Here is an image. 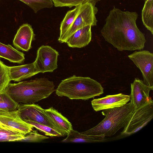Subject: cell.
I'll return each mask as SVG.
<instances>
[{"label": "cell", "instance_id": "277c9868", "mask_svg": "<svg viewBox=\"0 0 153 153\" xmlns=\"http://www.w3.org/2000/svg\"><path fill=\"white\" fill-rule=\"evenodd\" d=\"M134 110L131 102L120 107L103 110L102 113L105 118L96 126L81 133L90 135L112 136L126 126Z\"/></svg>", "mask_w": 153, "mask_h": 153}, {"label": "cell", "instance_id": "8992f818", "mask_svg": "<svg viewBox=\"0 0 153 153\" xmlns=\"http://www.w3.org/2000/svg\"><path fill=\"white\" fill-rule=\"evenodd\" d=\"M98 12L95 5L90 3L81 5L79 12L71 26L60 42L65 43L68 38L77 30L88 25H97L96 14Z\"/></svg>", "mask_w": 153, "mask_h": 153}, {"label": "cell", "instance_id": "4fadbf2b", "mask_svg": "<svg viewBox=\"0 0 153 153\" xmlns=\"http://www.w3.org/2000/svg\"><path fill=\"white\" fill-rule=\"evenodd\" d=\"M35 34L31 26L28 24L21 25L18 30L13 41L17 49L28 51L32 47V42L35 39Z\"/></svg>", "mask_w": 153, "mask_h": 153}, {"label": "cell", "instance_id": "4316f807", "mask_svg": "<svg viewBox=\"0 0 153 153\" xmlns=\"http://www.w3.org/2000/svg\"><path fill=\"white\" fill-rule=\"evenodd\" d=\"M25 136L23 141L30 142H40L49 138L39 134L37 130L33 129Z\"/></svg>", "mask_w": 153, "mask_h": 153}, {"label": "cell", "instance_id": "6da1fadb", "mask_svg": "<svg viewBox=\"0 0 153 153\" xmlns=\"http://www.w3.org/2000/svg\"><path fill=\"white\" fill-rule=\"evenodd\" d=\"M138 16L135 12L123 11L114 7L101 30L102 35L119 51L143 49L146 40L137 25Z\"/></svg>", "mask_w": 153, "mask_h": 153}, {"label": "cell", "instance_id": "e0dca14e", "mask_svg": "<svg viewBox=\"0 0 153 153\" xmlns=\"http://www.w3.org/2000/svg\"><path fill=\"white\" fill-rule=\"evenodd\" d=\"M103 135H90L82 134L72 129L67 137L61 141L63 143H87L101 142L105 140Z\"/></svg>", "mask_w": 153, "mask_h": 153}, {"label": "cell", "instance_id": "484cf974", "mask_svg": "<svg viewBox=\"0 0 153 153\" xmlns=\"http://www.w3.org/2000/svg\"><path fill=\"white\" fill-rule=\"evenodd\" d=\"M19 104L16 102L5 91L3 100L0 101V109L6 111L17 110Z\"/></svg>", "mask_w": 153, "mask_h": 153}, {"label": "cell", "instance_id": "3957f363", "mask_svg": "<svg viewBox=\"0 0 153 153\" xmlns=\"http://www.w3.org/2000/svg\"><path fill=\"white\" fill-rule=\"evenodd\" d=\"M55 91L59 97L83 100L99 96L104 93L103 87L96 80L89 77L75 75L62 80Z\"/></svg>", "mask_w": 153, "mask_h": 153}, {"label": "cell", "instance_id": "cb8c5ba5", "mask_svg": "<svg viewBox=\"0 0 153 153\" xmlns=\"http://www.w3.org/2000/svg\"><path fill=\"white\" fill-rule=\"evenodd\" d=\"M10 80L9 76L8 66L0 60V93L5 91Z\"/></svg>", "mask_w": 153, "mask_h": 153}, {"label": "cell", "instance_id": "44dd1931", "mask_svg": "<svg viewBox=\"0 0 153 153\" xmlns=\"http://www.w3.org/2000/svg\"><path fill=\"white\" fill-rule=\"evenodd\" d=\"M143 25L153 34V0L146 1L142 11Z\"/></svg>", "mask_w": 153, "mask_h": 153}, {"label": "cell", "instance_id": "ac0fdd59", "mask_svg": "<svg viewBox=\"0 0 153 153\" xmlns=\"http://www.w3.org/2000/svg\"><path fill=\"white\" fill-rule=\"evenodd\" d=\"M25 54L10 44L5 45L0 42V57L10 62L21 63L25 59Z\"/></svg>", "mask_w": 153, "mask_h": 153}, {"label": "cell", "instance_id": "5b68a950", "mask_svg": "<svg viewBox=\"0 0 153 153\" xmlns=\"http://www.w3.org/2000/svg\"><path fill=\"white\" fill-rule=\"evenodd\" d=\"M153 117V100L150 97L145 104L134 110L121 134L129 135L137 132L146 126Z\"/></svg>", "mask_w": 153, "mask_h": 153}, {"label": "cell", "instance_id": "603a6c76", "mask_svg": "<svg viewBox=\"0 0 153 153\" xmlns=\"http://www.w3.org/2000/svg\"><path fill=\"white\" fill-rule=\"evenodd\" d=\"M101 0H52L55 7H67L71 8L87 3H90L95 5L97 2Z\"/></svg>", "mask_w": 153, "mask_h": 153}, {"label": "cell", "instance_id": "30bf717a", "mask_svg": "<svg viewBox=\"0 0 153 153\" xmlns=\"http://www.w3.org/2000/svg\"><path fill=\"white\" fill-rule=\"evenodd\" d=\"M131 88L130 100L135 110L149 101L150 98L149 93L153 90V86H148L144 84L143 80L135 78L133 82L131 83Z\"/></svg>", "mask_w": 153, "mask_h": 153}, {"label": "cell", "instance_id": "7c38bea8", "mask_svg": "<svg viewBox=\"0 0 153 153\" xmlns=\"http://www.w3.org/2000/svg\"><path fill=\"white\" fill-rule=\"evenodd\" d=\"M130 100L129 95L120 93L94 99L91 101V103L94 110L98 111L123 106Z\"/></svg>", "mask_w": 153, "mask_h": 153}, {"label": "cell", "instance_id": "2e32d148", "mask_svg": "<svg viewBox=\"0 0 153 153\" xmlns=\"http://www.w3.org/2000/svg\"><path fill=\"white\" fill-rule=\"evenodd\" d=\"M91 27L88 25L77 30L65 43L69 47L73 48H81L87 46L91 39Z\"/></svg>", "mask_w": 153, "mask_h": 153}, {"label": "cell", "instance_id": "9a60e30c", "mask_svg": "<svg viewBox=\"0 0 153 153\" xmlns=\"http://www.w3.org/2000/svg\"><path fill=\"white\" fill-rule=\"evenodd\" d=\"M8 69L10 80L14 82L20 81L39 73L33 62L19 66H8Z\"/></svg>", "mask_w": 153, "mask_h": 153}, {"label": "cell", "instance_id": "52a82bcc", "mask_svg": "<svg viewBox=\"0 0 153 153\" xmlns=\"http://www.w3.org/2000/svg\"><path fill=\"white\" fill-rule=\"evenodd\" d=\"M140 71L144 83L153 86V53L146 50L135 51L128 56Z\"/></svg>", "mask_w": 153, "mask_h": 153}, {"label": "cell", "instance_id": "7402d4cb", "mask_svg": "<svg viewBox=\"0 0 153 153\" xmlns=\"http://www.w3.org/2000/svg\"><path fill=\"white\" fill-rule=\"evenodd\" d=\"M25 4L31 8L35 13L45 8L53 7L52 0H18Z\"/></svg>", "mask_w": 153, "mask_h": 153}, {"label": "cell", "instance_id": "d4e9b609", "mask_svg": "<svg viewBox=\"0 0 153 153\" xmlns=\"http://www.w3.org/2000/svg\"><path fill=\"white\" fill-rule=\"evenodd\" d=\"M24 121L32 125L37 129L43 133L46 136L52 137L62 136L60 133L48 126L32 121L25 120Z\"/></svg>", "mask_w": 153, "mask_h": 153}, {"label": "cell", "instance_id": "ba28073f", "mask_svg": "<svg viewBox=\"0 0 153 153\" xmlns=\"http://www.w3.org/2000/svg\"><path fill=\"white\" fill-rule=\"evenodd\" d=\"M58 52L50 46L42 45L38 49L33 62L37 71L44 73L53 72L57 68Z\"/></svg>", "mask_w": 153, "mask_h": 153}, {"label": "cell", "instance_id": "83f0119b", "mask_svg": "<svg viewBox=\"0 0 153 153\" xmlns=\"http://www.w3.org/2000/svg\"><path fill=\"white\" fill-rule=\"evenodd\" d=\"M4 92L0 93V101H2L3 99Z\"/></svg>", "mask_w": 153, "mask_h": 153}, {"label": "cell", "instance_id": "d6986e66", "mask_svg": "<svg viewBox=\"0 0 153 153\" xmlns=\"http://www.w3.org/2000/svg\"><path fill=\"white\" fill-rule=\"evenodd\" d=\"M25 135L0 123V141H23Z\"/></svg>", "mask_w": 153, "mask_h": 153}, {"label": "cell", "instance_id": "f1b7e54d", "mask_svg": "<svg viewBox=\"0 0 153 153\" xmlns=\"http://www.w3.org/2000/svg\"><path fill=\"white\" fill-rule=\"evenodd\" d=\"M145 0V1H146V0Z\"/></svg>", "mask_w": 153, "mask_h": 153}, {"label": "cell", "instance_id": "7a4b0ae2", "mask_svg": "<svg viewBox=\"0 0 153 153\" xmlns=\"http://www.w3.org/2000/svg\"><path fill=\"white\" fill-rule=\"evenodd\" d=\"M53 81L36 78L8 84L5 91L19 104L35 103L49 97L55 90Z\"/></svg>", "mask_w": 153, "mask_h": 153}, {"label": "cell", "instance_id": "ffe728a7", "mask_svg": "<svg viewBox=\"0 0 153 153\" xmlns=\"http://www.w3.org/2000/svg\"><path fill=\"white\" fill-rule=\"evenodd\" d=\"M81 5L75 7L74 9L68 11L66 13L60 25V35L58 39L59 42L74 21L79 12Z\"/></svg>", "mask_w": 153, "mask_h": 153}, {"label": "cell", "instance_id": "5bb4252c", "mask_svg": "<svg viewBox=\"0 0 153 153\" xmlns=\"http://www.w3.org/2000/svg\"><path fill=\"white\" fill-rule=\"evenodd\" d=\"M44 112L62 136H67L73 129L71 123L68 119L53 107L44 109Z\"/></svg>", "mask_w": 153, "mask_h": 153}, {"label": "cell", "instance_id": "9c48e42d", "mask_svg": "<svg viewBox=\"0 0 153 153\" xmlns=\"http://www.w3.org/2000/svg\"><path fill=\"white\" fill-rule=\"evenodd\" d=\"M17 110L20 118L24 121H32L48 126L60 133L45 113L44 109L35 103L19 104Z\"/></svg>", "mask_w": 153, "mask_h": 153}, {"label": "cell", "instance_id": "8fae6325", "mask_svg": "<svg viewBox=\"0 0 153 153\" xmlns=\"http://www.w3.org/2000/svg\"><path fill=\"white\" fill-rule=\"evenodd\" d=\"M0 123L26 135L34 127L20 117L17 110L6 111L0 109Z\"/></svg>", "mask_w": 153, "mask_h": 153}]
</instances>
